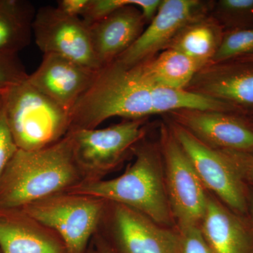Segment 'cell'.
<instances>
[{
	"instance_id": "obj_8",
	"label": "cell",
	"mask_w": 253,
	"mask_h": 253,
	"mask_svg": "<svg viewBox=\"0 0 253 253\" xmlns=\"http://www.w3.org/2000/svg\"><path fill=\"white\" fill-rule=\"evenodd\" d=\"M146 119L125 120L104 129L70 131L75 156L81 168L105 172L112 169L129 150L144 139Z\"/></svg>"
},
{
	"instance_id": "obj_25",
	"label": "cell",
	"mask_w": 253,
	"mask_h": 253,
	"mask_svg": "<svg viewBox=\"0 0 253 253\" xmlns=\"http://www.w3.org/2000/svg\"><path fill=\"white\" fill-rule=\"evenodd\" d=\"M18 54L0 52V94L28 79Z\"/></svg>"
},
{
	"instance_id": "obj_20",
	"label": "cell",
	"mask_w": 253,
	"mask_h": 253,
	"mask_svg": "<svg viewBox=\"0 0 253 253\" xmlns=\"http://www.w3.org/2000/svg\"><path fill=\"white\" fill-rule=\"evenodd\" d=\"M36 14L27 0H0V52L18 54L29 45Z\"/></svg>"
},
{
	"instance_id": "obj_28",
	"label": "cell",
	"mask_w": 253,
	"mask_h": 253,
	"mask_svg": "<svg viewBox=\"0 0 253 253\" xmlns=\"http://www.w3.org/2000/svg\"><path fill=\"white\" fill-rule=\"evenodd\" d=\"M91 0H59L56 6L62 14L69 17H83Z\"/></svg>"
},
{
	"instance_id": "obj_19",
	"label": "cell",
	"mask_w": 253,
	"mask_h": 253,
	"mask_svg": "<svg viewBox=\"0 0 253 253\" xmlns=\"http://www.w3.org/2000/svg\"><path fill=\"white\" fill-rule=\"evenodd\" d=\"M2 253H68L60 238L38 230L26 221L0 216Z\"/></svg>"
},
{
	"instance_id": "obj_26",
	"label": "cell",
	"mask_w": 253,
	"mask_h": 253,
	"mask_svg": "<svg viewBox=\"0 0 253 253\" xmlns=\"http://www.w3.org/2000/svg\"><path fill=\"white\" fill-rule=\"evenodd\" d=\"M4 93L0 94V176L18 151L6 120Z\"/></svg>"
},
{
	"instance_id": "obj_13",
	"label": "cell",
	"mask_w": 253,
	"mask_h": 253,
	"mask_svg": "<svg viewBox=\"0 0 253 253\" xmlns=\"http://www.w3.org/2000/svg\"><path fill=\"white\" fill-rule=\"evenodd\" d=\"M98 71L60 55L44 54L39 67L28 76V81L71 113L92 84Z\"/></svg>"
},
{
	"instance_id": "obj_6",
	"label": "cell",
	"mask_w": 253,
	"mask_h": 253,
	"mask_svg": "<svg viewBox=\"0 0 253 253\" xmlns=\"http://www.w3.org/2000/svg\"><path fill=\"white\" fill-rule=\"evenodd\" d=\"M26 215L54 229L68 253H85L103 212L102 200L72 194L49 196L24 206Z\"/></svg>"
},
{
	"instance_id": "obj_34",
	"label": "cell",
	"mask_w": 253,
	"mask_h": 253,
	"mask_svg": "<svg viewBox=\"0 0 253 253\" xmlns=\"http://www.w3.org/2000/svg\"><path fill=\"white\" fill-rule=\"evenodd\" d=\"M0 253H2V252L1 251V250H0Z\"/></svg>"
},
{
	"instance_id": "obj_27",
	"label": "cell",
	"mask_w": 253,
	"mask_h": 253,
	"mask_svg": "<svg viewBox=\"0 0 253 253\" xmlns=\"http://www.w3.org/2000/svg\"><path fill=\"white\" fill-rule=\"evenodd\" d=\"M222 151L229 158L244 182L253 185V153Z\"/></svg>"
},
{
	"instance_id": "obj_32",
	"label": "cell",
	"mask_w": 253,
	"mask_h": 253,
	"mask_svg": "<svg viewBox=\"0 0 253 253\" xmlns=\"http://www.w3.org/2000/svg\"><path fill=\"white\" fill-rule=\"evenodd\" d=\"M85 253H96V250H94L93 249H87V251H86Z\"/></svg>"
},
{
	"instance_id": "obj_23",
	"label": "cell",
	"mask_w": 253,
	"mask_h": 253,
	"mask_svg": "<svg viewBox=\"0 0 253 253\" xmlns=\"http://www.w3.org/2000/svg\"><path fill=\"white\" fill-rule=\"evenodd\" d=\"M253 55V28L224 32L219 49L211 63L232 61Z\"/></svg>"
},
{
	"instance_id": "obj_16",
	"label": "cell",
	"mask_w": 253,
	"mask_h": 253,
	"mask_svg": "<svg viewBox=\"0 0 253 253\" xmlns=\"http://www.w3.org/2000/svg\"><path fill=\"white\" fill-rule=\"evenodd\" d=\"M200 229L212 253H253V234L239 214L209 196Z\"/></svg>"
},
{
	"instance_id": "obj_14",
	"label": "cell",
	"mask_w": 253,
	"mask_h": 253,
	"mask_svg": "<svg viewBox=\"0 0 253 253\" xmlns=\"http://www.w3.org/2000/svg\"><path fill=\"white\" fill-rule=\"evenodd\" d=\"M113 217L115 253H172L173 230L123 205H116Z\"/></svg>"
},
{
	"instance_id": "obj_9",
	"label": "cell",
	"mask_w": 253,
	"mask_h": 253,
	"mask_svg": "<svg viewBox=\"0 0 253 253\" xmlns=\"http://www.w3.org/2000/svg\"><path fill=\"white\" fill-rule=\"evenodd\" d=\"M33 36L43 54L60 55L94 71L101 68L89 27L81 18L66 16L54 6H43L36 11Z\"/></svg>"
},
{
	"instance_id": "obj_1",
	"label": "cell",
	"mask_w": 253,
	"mask_h": 253,
	"mask_svg": "<svg viewBox=\"0 0 253 253\" xmlns=\"http://www.w3.org/2000/svg\"><path fill=\"white\" fill-rule=\"evenodd\" d=\"M135 158L126 172L109 180H94L73 186L72 194L113 201L138 211L168 228L174 223L169 206L159 144L139 141Z\"/></svg>"
},
{
	"instance_id": "obj_21",
	"label": "cell",
	"mask_w": 253,
	"mask_h": 253,
	"mask_svg": "<svg viewBox=\"0 0 253 253\" xmlns=\"http://www.w3.org/2000/svg\"><path fill=\"white\" fill-rule=\"evenodd\" d=\"M210 14L225 31L253 28V0L212 1Z\"/></svg>"
},
{
	"instance_id": "obj_7",
	"label": "cell",
	"mask_w": 253,
	"mask_h": 253,
	"mask_svg": "<svg viewBox=\"0 0 253 253\" xmlns=\"http://www.w3.org/2000/svg\"><path fill=\"white\" fill-rule=\"evenodd\" d=\"M176 140L187 154L206 190L238 214L249 210V194L234 165L224 151L212 149L201 142L182 126L169 120Z\"/></svg>"
},
{
	"instance_id": "obj_10",
	"label": "cell",
	"mask_w": 253,
	"mask_h": 253,
	"mask_svg": "<svg viewBox=\"0 0 253 253\" xmlns=\"http://www.w3.org/2000/svg\"><path fill=\"white\" fill-rule=\"evenodd\" d=\"M212 1L163 0L148 27L116 62L129 68L166 49L186 25L211 12Z\"/></svg>"
},
{
	"instance_id": "obj_3",
	"label": "cell",
	"mask_w": 253,
	"mask_h": 253,
	"mask_svg": "<svg viewBox=\"0 0 253 253\" xmlns=\"http://www.w3.org/2000/svg\"><path fill=\"white\" fill-rule=\"evenodd\" d=\"M156 101V86L114 61L98 71L73 108L70 131L93 129L111 118L147 119L158 115Z\"/></svg>"
},
{
	"instance_id": "obj_31",
	"label": "cell",
	"mask_w": 253,
	"mask_h": 253,
	"mask_svg": "<svg viewBox=\"0 0 253 253\" xmlns=\"http://www.w3.org/2000/svg\"><path fill=\"white\" fill-rule=\"evenodd\" d=\"M236 60H239V61H247V62L253 63V55H252V56H246V57L241 58V59Z\"/></svg>"
},
{
	"instance_id": "obj_24",
	"label": "cell",
	"mask_w": 253,
	"mask_h": 253,
	"mask_svg": "<svg viewBox=\"0 0 253 253\" xmlns=\"http://www.w3.org/2000/svg\"><path fill=\"white\" fill-rule=\"evenodd\" d=\"M212 253L199 226H176L173 230L172 253Z\"/></svg>"
},
{
	"instance_id": "obj_33",
	"label": "cell",
	"mask_w": 253,
	"mask_h": 253,
	"mask_svg": "<svg viewBox=\"0 0 253 253\" xmlns=\"http://www.w3.org/2000/svg\"><path fill=\"white\" fill-rule=\"evenodd\" d=\"M249 118H251V121H252V122L253 123V116H249Z\"/></svg>"
},
{
	"instance_id": "obj_4",
	"label": "cell",
	"mask_w": 253,
	"mask_h": 253,
	"mask_svg": "<svg viewBox=\"0 0 253 253\" xmlns=\"http://www.w3.org/2000/svg\"><path fill=\"white\" fill-rule=\"evenodd\" d=\"M4 98L6 120L18 149H44L69 132L71 113L28 79L5 91Z\"/></svg>"
},
{
	"instance_id": "obj_22",
	"label": "cell",
	"mask_w": 253,
	"mask_h": 253,
	"mask_svg": "<svg viewBox=\"0 0 253 253\" xmlns=\"http://www.w3.org/2000/svg\"><path fill=\"white\" fill-rule=\"evenodd\" d=\"M159 5V0H91L81 19L89 26L116 10L126 6H134L140 10L145 19L149 21L157 12Z\"/></svg>"
},
{
	"instance_id": "obj_30",
	"label": "cell",
	"mask_w": 253,
	"mask_h": 253,
	"mask_svg": "<svg viewBox=\"0 0 253 253\" xmlns=\"http://www.w3.org/2000/svg\"><path fill=\"white\" fill-rule=\"evenodd\" d=\"M249 209L251 212V219H252L253 234V192L249 194Z\"/></svg>"
},
{
	"instance_id": "obj_17",
	"label": "cell",
	"mask_w": 253,
	"mask_h": 253,
	"mask_svg": "<svg viewBox=\"0 0 253 253\" xmlns=\"http://www.w3.org/2000/svg\"><path fill=\"white\" fill-rule=\"evenodd\" d=\"M206 66L177 50L166 49L129 68L152 85L186 89L195 75Z\"/></svg>"
},
{
	"instance_id": "obj_2",
	"label": "cell",
	"mask_w": 253,
	"mask_h": 253,
	"mask_svg": "<svg viewBox=\"0 0 253 253\" xmlns=\"http://www.w3.org/2000/svg\"><path fill=\"white\" fill-rule=\"evenodd\" d=\"M81 168L68 133L44 149H18L0 176V211L49 197L77 180Z\"/></svg>"
},
{
	"instance_id": "obj_11",
	"label": "cell",
	"mask_w": 253,
	"mask_h": 253,
	"mask_svg": "<svg viewBox=\"0 0 253 253\" xmlns=\"http://www.w3.org/2000/svg\"><path fill=\"white\" fill-rule=\"evenodd\" d=\"M168 116L212 149L253 153V123L249 116L192 109L178 110Z\"/></svg>"
},
{
	"instance_id": "obj_18",
	"label": "cell",
	"mask_w": 253,
	"mask_h": 253,
	"mask_svg": "<svg viewBox=\"0 0 253 253\" xmlns=\"http://www.w3.org/2000/svg\"><path fill=\"white\" fill-rule=\"evenodd\" d=\"M224 32L211 14L206 15L186 25L166 49L177 50L207 66L219 49Z\"/></svg>"
},
{
	"instance_id": "obj_12",
	"label": "cell",
	"mask_w": 253,
	"mask_h": 253,
	"mask_svg": "<svg viewBox=\"0 0 253 253\" xmlns=\"http://www.w3.org/2000/svg\"><path fill=\"white\" fill-rule=\"evenodd\" d=\"M253 116V63L232 60L211 63L195 75L186 88Z\"/></svg>"
},
{
	"instance_id": "obj_29",
	"label": "cell",
	"mask_w": 253,
	"mask_h": 253,
	"mask_svg": "<svg viewBox=\"0 0 253 253\" xmlns=\"http://www.w3.org/2000/svg\"><path fill=\"white\" fill-rule=\"evenodd\" d=\"M96 253H116L109 244L101 239H97L96 241Z\"/></svg>"
},
{
	"instance_id": "obj_5",
	"label": "cell",
	"mask_w": 253,
	"mask_h": 253,
	"mask_svg": "<svg viewBox=\"0 0 253 253\" xmlns=\"http://www.w3.org/2000/svg\"><path fill=\"white\" fill-rule=\"evenodd\" d=\"M158 144L168 199L176 226H200L209 196L168 123H163L160 127Z\"/></svg>"
},
{
	"instance_id": "obj_15",
	"label": "cell",
	"mask_w": 253,
	"mask_h": 253,
	"mask_svg": "<svg viewBox=\"0 0 253 253\" xmlns=\"http://www.w3.org/2000/svg\"><path fill=\"white\" fill-rule=\"evenodd\" d=\"M146 24L140 10L126 6L88 26L101 68L114 62L129 49L144 31Z\"/></svg>"
}]
</instances>
